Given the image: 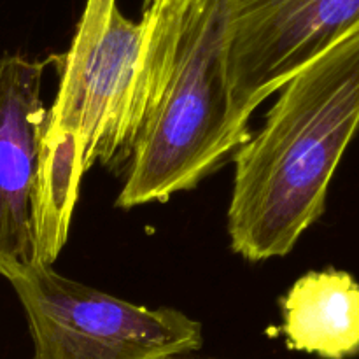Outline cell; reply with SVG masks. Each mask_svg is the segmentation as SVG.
Segmentation results:
<instances>
[{"mask_svg":"<svg viewBox=\"0 0 359 359\" xmlns=\"http://www.w3.org/2000/svg\"><path fill=\"white\" fill-rule=\"evenodd\" d=\"M226 46L228 0H196L163 95L132 147L116 205L133 209L193 189L245 142L230 118Z\"/></svg>","mask_w":359,"mask_h":359,"instance_id":"3957f363","label":"cell"},{"mask_svg":"<svg viewBox=\"0 0 359 359\" xmlns=\"http://www.w3.org/2000/svg\"><path fill=\"white\" fill-rule=\"evenodd\" d=\"M170 359H195V358H184V356H177V358H170Z\"/></svg>","mask_w":359,"mask_h":359,"instance_id":"9c48e42d","label":"cell"},{"mask_svg":"<svg viewBox=\"0 0 359 359\" xmlns=\"http://www.w3.org/2000/svg\"><path fill=\"white\" fill-rule=\"evenodd\" d=\"M279 91L265 125L233 156L228 235L249 262L286 256L325 212L330 182L359 128V30Z\"/></svg>","mask_w":359,"mask_h":359,"instance_id":"7a4b0ae2","label":"cell"},{"mask_svg":"<svg viewBox=\"0 0 359 359\" xmlns=\"http://www.w3.org/2000/svg\"><path fill=\"white\" fill-rule=\"evenodd\" d=\"M195 2L196 0H146L144 14H147L163 32L177 34L181 32L186 13Z\"/></svg>","mask_w":359,"mask_h":359,"instance_id":"ba28073f","label":"cell"},{"mask_svg":"<svg viewBox=\"0 0 359 359\" xmlns=\"http://www.w3.org/2000/svg\"><path fill=\"white\" fill-rule=\"evenodd\" d=\"M46 62L0 56V276L35 259V212L48 109Z\"/></svg>","mask_w":359,"mask_h":359,"instance_id":"8992f818","label":"cell"},{"mask_svg":"<svg viewBox=\"0 0 359 359\" xmlns=\"http://www.w3.org/2000/svg\"><path fill=\"white\" fill-rule=\"evenodd\" d=\"M359 30V0H228L230 118L248 140L265 98L332 46Z\"/></svg>","mask_w":359,"mask_h":359,"instance_id":"5b68a950","label":"cell"},{"mask_svg":"<svg viewBox=\"0 0 359 359\" xmlns=\"http://www.w3.org/2000/svg\"><path fill=\"white\" fill-rule=\"evenodd\" d=\"M27 316L32 359H170L202 347V325L170 307L149 309L32 262L7 277Z\"/></svg>","mask_w":359,"mask_h":359,"instance_id":"277c9868","label":"cell"},{"mask_svg":"<svg viewBox=\"0 0 359 359\" xmlns=\"http://www.w3.org/2000/svg\"><path fill=\"white\" fill-rule=\"evenodd\" d=\"M291 351L323 359L359 356V284L342 270L309 272L280 300Z\"/></svg>","mask_w":359,"mask_h":359,"instance_id":"52a82bcc","label":"cell"},{"mask_svg":"<svg viewBox=\"0 0 359 359\" xmlns=\"http://www.w3.org/2000/svg\"><path fill=\"white\" fill-rule=\"evenodd\" d=\"M154 30L144 14L139 21L123 16L118 0H86L46 118L34 262H56L84 174L128 158L156 109L175 58Z\"/></svg>","mask_w":359,"mask_h":359,"instance_id":"6da1fadb","label":"cell"}]
</instances>
